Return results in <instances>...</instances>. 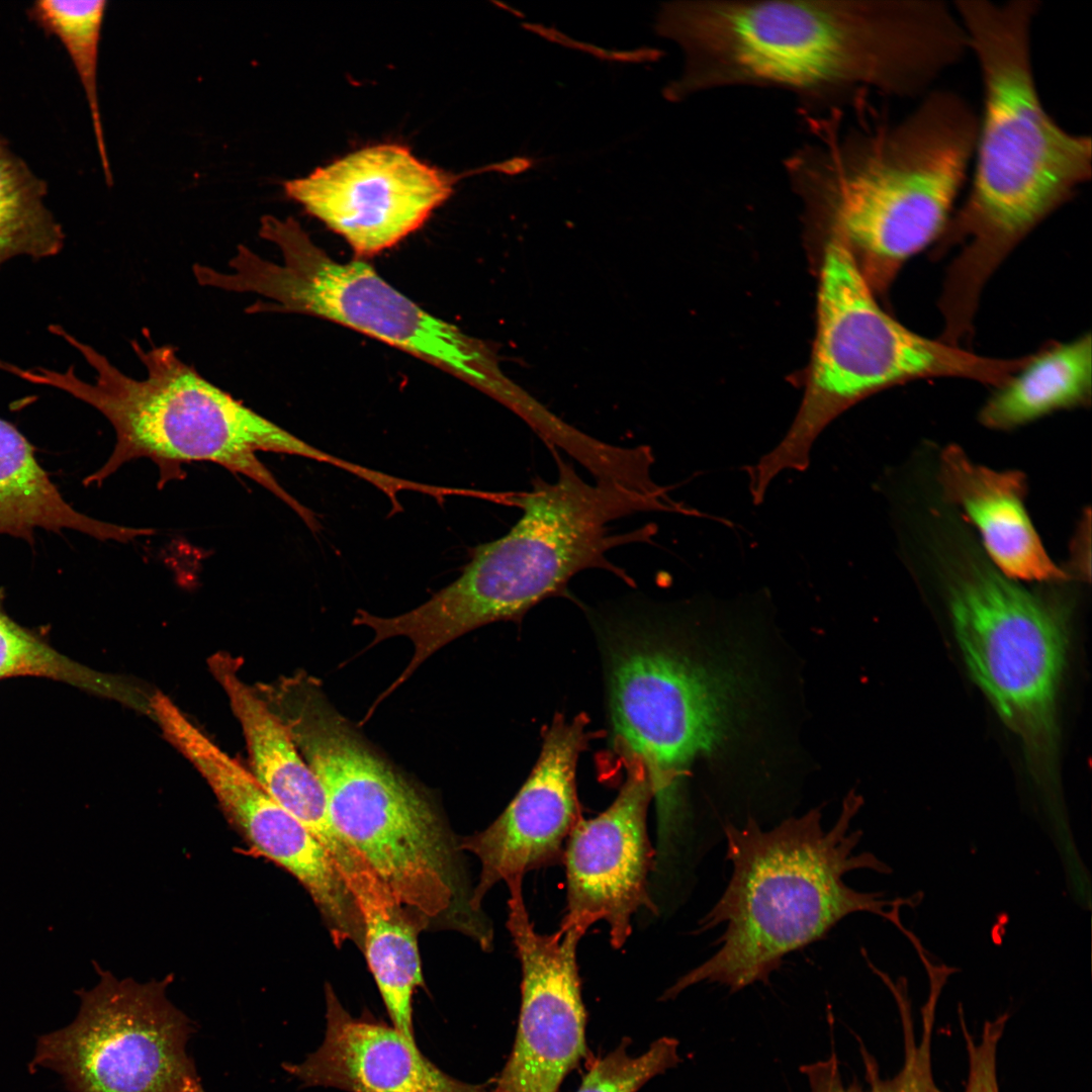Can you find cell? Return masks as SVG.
I'll use <instances>...</instances> for the list:
<instances>
[{
    "label": "cell",
    "instance_id": "6da1fadb",
    "mask_svg": "<svg viewBox=\"0 0 1092 1092\" xmlns=\"http://www.w3.org/2000/svg\"><path fill=\"white\" fill-rule=\"evenodd\" d=\"M657 29L686 58L670 100L765 86L821 111L868 90L921 98L969 52L952 4L940 0L673 2Z\"/></svg>",
    "mask_w": 1092,
    "mask_h": 1092
},
{
    "label": "cell",
    "instance_id": "7a4b0ae2",
    "mask_svg": "<svg viewBox=\"0 0 1092 1092\" xmlns=\"http://www.w3.org/2000/svg\"><path fill=\"white\" fill-rule=\"evenodd\" d=\"M979 115L961 94L931 89L893 122L808 114V140L785 167L824 231L851 251L874 292L941 236L973 161Z\"/></svg>",
    "mask_w": 1092,
    "mask_h": 1092
},
{
    "label": "cell",
    "instance_id": "3957f363",
    "mask_svg": "<svg viewBox=\"0 0 1092 1092\" xmlns=\"http://www.w3.org/2000/svg\"><path fill=\"white\" fill-rule=\"evenodd\" d=\"M1039 0H958L952 6L983 85L969 193L941 234L963 242L943 301L973 312L1005 256L1091 179L1092 143L1062 127L1036 85L1031 35Z\"/></svg>",
    "mask_w": 1092,
    "mask_h": 1092
},
{
    "label": "cell",
    "instance_id": "277c9868",
    "mask_svg": "<svg viewBox=\"0 0 1092 1092\" xmlns=\"http://www.w3.org/2000/svg\"><path fill=\"white\" fill-rule=\"evenodd\" d=\"M861 799L849 793L829 829L820 808L789 817L769 830L753 818L724 834L732 875L721 897L699 921L697 932L725 925L717 951L666 990L672 999L685 989L717 983L737 992L753 983H768L791 952L824 937L840 920L870 912L896 922L891 902L881 894L847 886L843 877L854 870L888 871L870 852L853 853L861 832L850 830Z\"/></svg>",
    "mask_w": 1092,
    "mask_h": 1092
},
{
    "label": "cell",
    "instance_id": "5b68a950",
    "mask_svg": "<svg viewBox=\"0 0 1092 1092\" xmlns=\"http://www.w3.org/2000/svg\"><path fill=\"white\" fill-rule=\"evenodd\" d=\"M557 478H535L510 502L522 516L500 538L481 544L460 576L421 606L377 620L380 639L404 636L415 651L405 672L414 673L450 641L483 625L522 617L540 602L564 592L586 569L625 576L608 559L619 546L646 541L649 526L611 533L617 520L646 512L688 513L668 494L643 493L619 484L588 482L551 448Z\"/></svg>",
    "mask_w": 1092,
    "mask_h": 1092
},
{
    "label": "cell",
    "instance_id": "8992f818",
    "mask_svg": "<svg viewBox=\"0 0 1092 1092\" xmlns=\"http://www.w3.org/2000/svg\"><path fill=\"white\" fill-rule=\"evenodd\" d=\"M49 331L77 350L90 365L92 382L75 366L66 371L24 369L4 363L2 370L27 382L65 391L97 410L111 424L115 445L104 464L88 475L85 485H101L125 463L147 458L160 471L159 485L180 477L182 464L216 463L262 485L286 504L312 532L321 529L315 514L293 497L260 461L259 452L295 455L347 472L350 461L329 454L246 406L184 363L169 345L131 347L147 375L134 379L106 356L59 325Z\"/></svg>",
    "mask_w": 1092,
    "mask_h": 1092
},
{
    "label": "cell",
    "instance_id": "52a82bcc",
    "mask_svg": "<svg viewBox=\"0 0 1092 1092\" xmlns=\"http://www.w3.org/2000/svg\"><path fill=\"white\" fill-rule=\"evenodd\" d=\"M820 266L817 329L806 388L782 441L746 467L754 503L782 471H804L820 433L844 411L895 384L934 376L1002 385L1024 358L994 359L922 337L878 304L851 251L834 234Z\"/></svg>",
    "mask_w": 1092,
    "mask_h": 1092
},
{
    "label": "cell",
    "instance_id": "ba28073f",
    "mask_svg": "<svg viewBox=\"0 0 1092 1092\" xmlns=\"http://www.w3.org/2000/svg\"><path fill=\"white\" fill-rule=\"evenodd\" d=\"M630 638L612 657V722L621 750L643 764L663 805L694 764L718 768L745 744L763 696L735 648L716 641L712 653H700L656 634Z\"/></svg>",
    "mask_w": 1092,
    "mask_h": 1092
},
{
    "label": "cell",
    "instance_id": "9c48e42d",
    "mask_svg": "<svg viewBox=\"0 0 1092 1092\" xmlns=\"http://www.w3.org/2000/svg\"><path fill=\"white\" fill-rule=\"evenodd\" d=\"M289 711L286 723L337 832L402 905L429 918L445 912L455 899L451 855L430 803L315 696Z\"/></svg>",
    "mask_w": 1092,
    "mask_h": 1092
},
{
    "label": "cell",
    "instance_id": "30bf717a",
    "mask_svg": "<svg viewBox=\"0 0 1092 1092\" xmlns=\"http://www.w3.org/2000/svg\"><path fill=\"white\" fill-rule=\"evenodd\" d=\"M259 236L277 247L281 262L239 245L229 272L214 271L210 278L213 288L269 299L248 306V313L292 312L329 320L498 391L478 342L423 309L365 261L334 260L293 217L263 215Z\"/></svg>",
    "mask_w": 1092,
    "mask_h": 1092
},
{
    "label": "cell",
    "instance_id": "8fae6325",
    "mask_svg": "<svg viewBox=\"0 0 1092 1092\" xmlns=\"http://www.w3.org/2000/svg\"><path fill=\"white\" fill-rule=\"evenodd\" d=\"M988 562L963 554L946 568L957 639L973 678L1020 739L1038 782L1057 768V698L1067 651L1063 609Z\"/></svg>",
    "mask_w": 1092,
    "mask_h": 1092
},
{
    "label": "cell",
    "instance_id": "7c38bea8",
    "mask_svg": "<svg viewBox=\"0 0 1092 1092\" xmlns=\"http://www.w3.org/2000/svg\"><path fill=\"white\" fill-rule=\"evenodd\" d=\"M99 971L72 1023L38 1037L30 1073L52 1070L71 1092H180L197 1074L195 1027L166 995L172 976L139 983Z\"/></svg>",
    "mask_w": 1092,
    "mask_h": 1092
},
{
    "label": "cell",
    "instance_id": "4fadbf2b",
    "mask_svg": "<svg viewBox=\"0 0 1092 1092\" xmlns=\"http://www.w3.org/2000/svg\"><path fill=\"white\" fill-rule=\"evenodd\" d=\"M151 715L165 738L206 781L228 819L250 845L305 888L329 922L334 939L338 943L354 939L360 917L339 866L326 847L162 692L152 699Z\"/></svg>",
    "mask_w": 1092,
    "mask_h": 1092
},
{
    "label": "cell",
    "instance_id": "5bb4252c",
    "mask_svg": "<svg viewBox=\"0 0 1092 1092\" xmlns=\"http://www.w3.org/2000/svg\"><path fill=\"white\" fill-rule=\"evenodd\" d=\"M455 182L453 175L421 161L408 148L380 144L287 180L283 189L364 258L419 230L449 198Z\"/></svg>",
    "mask_w": 1092,
    "mask_h": 1092
},
{
    "label": "cell",
    "instance_id": "9a60e30c",
    "mask_svg": "<svg viewBox=\"0 0 1092 1092\" xmlns=\"http://www.w3.org/2000/svg\"><path fill=\"white\" fill-rule=\"evenodd\" d=\"M508 884L507 926L521 964V1006L515 1042L493 1092H557L587 1053L586 1013L576 949L580 930L539 933L523 896Z\"/></svg>",
    "mask_w": 1092,
    "mask_h": 1092
},
{
    "label": "cell",
    "instance_id": "2e32d148",
    "mask_svg": "<svg viewBox=\"0 0 1092 1092\" xmlns=\"http://www.w3.org/2000/svg\"><path fill=\"white\" fill-rule=\"evenodd\" d=\"M627 759L628 776L617 798L597 817L576 823L562 857L566 909L560 926L585 933L596 922L605 921L615 948L631 935L635 913L656 908L648 892L654 851L647 811L654 795L643 764Z\"/></svg>",
    "mask_w": 1092,
    "mask_h": 1092
},
{
    "label": "cell",
    "instance_id": "e0dca14e",
    "mask_svg": "<svg viewBox=\"0 0 1092 1092\" xmlns=\"http://www.w3.org/2000/svg\"><path fill=\"white\" fill-rule=\"evenodd\" d=\"M583 715L571 721L557 716L544 735L539 758L518 794L483 831L465 837L460 847L481 864L470 899L478 912L485 894L498 882L523 880L530 871L557 863L565 843L582 818L575 770L589 733Z\"/></svg>",
    "mask_w": 1092,
    "mask_h": 1092
},
{
    "label": "cell",
    "instance_id": "ac0fdd59",
    "mask_svg": "<svg viewBox=\"0 0 1092 1092\" xmlns=\"http://www.w3.org/2000/svg\"><path fill=\"white\" fill-rule=\"evenodd\" d=\"M282 1067L306 1087L345 1092H493L446 1074L392 1025L352 1016L330 987L322 1043Z\"/></svg>",
    "mask_w": 1092,
    "mask_h": 1092
},
{
    "label": "cell",
    "instance_id": "d6986e66",
    "mask_svg": "<svg viewBox=\"0 0 1092 1092\" xmlns=\"http://www.w3.org/2000/svg\"><path fill=\"white\" fill-rule=\"evenodd\" d=\"M208 666L241 725L251 772L271 798L326 847L340 870L350 868L354 850L335 829L323 787L283 717L241 678L237 658L218 652L209 657Z\"/></svg>",
    "mask_w": 1092,
    "mask_h": 1092
},
{
    "label": "cell",
    "instance_id": "ffe728a7",
    "mask_svg": "<svg viewBox=\"0 0 1092 1092\" xmlns=\"http://www.w3.org/2000/svg\"><path fill=\"white\" fill-rule=\"evenodd\" d=\"M946 498L977 528L993 566L1012 579L1061 581L1069 573L1046 553L1024 506L1026 480L1019 471H997L973 462L958 446L939 462Z\"/></svg>",
    "mask_w": 1092,
    "mask_h": 1092
},
{
    "label": "cell",
    "instance_id": "44dd1931",
    "mask_svg": "<svg viewBox=\"0 0 1092 1092\" xmlns=\"http://www.w3.org/2000/svg\"><path fill=\"white\" fill-rule=\"evenodd\" d=\"M342 877L360 916L367 963L391 1025L416 1042L413 997L423 985L422 916L414 917L358 853Z\"/></svg>",
    "mask_w": 1092,
    "mask_h": 1092
},
{
    "label": "cell",
    "instance_id": "7402d4cb",
    "mask_svg": "<svg viewBox=\"0 0 1092 1092\" xmlns=\"http://www.w3.org/2000/svg\"><path fill=\"white\" fill-rule=\"evenodd\" d=\"M37 529L73 530L118 542L153 534L152 529L107 523L75 510L40 466L25 436L0 418V535L32 544Z\"/></svg>",
    "mask_w": 1092,
    "mask_h": 1092
},
{
    "label": "cell",
    "instance_id": "603a6c76",
    "mask_svg": "<svg viewBox=\"0 0 1092 1092\" xmlns=\"http://www.w3.org/2000/svg\"><path fill=\"white\" fill-rule=\"evenodd\" d=\"M1089 334L1029 356L981 412L991 429H1011L1053 412L1086 404L1091 396Z\"/></svg>",
    "mask_w": 1092,
    "mask_h": 1092
},
{
    "label": "cell",
    "instance_id": "cb8c5ba5",
    "mask_svg": "<svg viewBox=\"0 0 1092 1092\" xmlns=\"http://www.w3.org/2000/svg\"><path fill=\"white\" fill-rule=\"evenodd\" d=\"M47 187L0 138V266L19 256L43 259L64 247L61 224L44 204Z\"/></svg>",
    "mask_w": 1092,
    "mask_h": 1092
},
{
    "label": "cell",
    "instance_id": "d4e9b609",
    "mask_svg": "<svg viewBox=\"0 0 1092 1092\" xmlns=\"http://www.w3.org/2000/svg\"><path fill=\"white\" fill-rule=\"evenodd\" d=\"M13 676L46 677L128 706L147 709L149 698L128 679L81 664L51 646L38 633L14 621L4 609L0 588V680Z\"/></svg>",
    "mask_w": 1092,
    "mask_h": 1092
},
{
    "label": "cell",
    "instance_id": "484cf974",
    "mask_svg": "<svg viewBox=\"0 0 1092 1092\" xmlns=\"http://www.w3.org/2000/svg\"><path fill=\"white\" fill-rule=\"evenodd\" d=\"M893 995L899 1008L904 1040L901 1070L892 1078H881L876 1062L863 1051L868 1082L864 1088L858 1082H843L836 1056L832 1054L827 1060L801 1067L808 1080L809 1092H942L934 1080L931 1058L939 991L930 989L928 1000L921 1010L922 1029L919 1037L915 1035L906 990H895Z\"/></svg>",
    "mask_w": 1092,
    "mask_h": 1092
},
{
    "label": "cell",
    "instance_id": "4316f807",
    "mask_svg": "<svg viewBox=\"0 0 1092 1092\" xmlns=\"http://www.w3.org/2000/svg\"><path fill=\"white\" fill-rule=\"evenodd\" d=\"M107 1H35L32 18L48 32L54 33L72 59L89 105L94 135L107 184L112 175L107 156L98 101L97 69L100 30Z\"/></svg>",
    "mask_w": 1092,
    "mask_h": 1092
},
{
    "label": "cell",
    "instance_id": "83f0119b",
    "mask_svg": "<svg viewBox=\"0 0 1092 1092\" xmlns=\"http://www.w3.org/2000/svg\"><path fill=\"white\" fill-rule=\"evenodd\" d=\"M678 1042L668 1036L653 1041L639 1056L627 1053L622 1042L593 1062L576 1092H637L653 1077L679 1062Z\"/></svg>",
    "mask_w": 1092,
    "mask_h": 1092
},
{
    "label": "cell",
    "instance_id": "f1b7e54d",
    "mask_svg": "<svg viewBox=\"0 0 1092 1092\" xmlns=\"http://www.w3.org/2000/svg\"><path fill=\"white\" fill-rule=\"evenodd\" d=\"M1007 1019L1000 1015L985 1022L979 1040L961 1021L968 1054V1079L965 1092H1000L997 1076V1048Z\"/></svg>",
    "mask_w": 1092,
    "mask_h": 1092
},
{
    "label": "cell",
    "instance_id": "f546056e",
    "mask_svg": "<svg viewBox=\"0 0 1092 1092\" xmlns=\"http://www.w3.org/2000/svg\"><path fill=\"white\" fill-rule=\"evenodd\" d=\"M180 1092H205L198 1074L190 1076L184 1083Z\"/></svg>",
    "mask_w": 1092,
    "mask_h": 1092
}]
</instances>
